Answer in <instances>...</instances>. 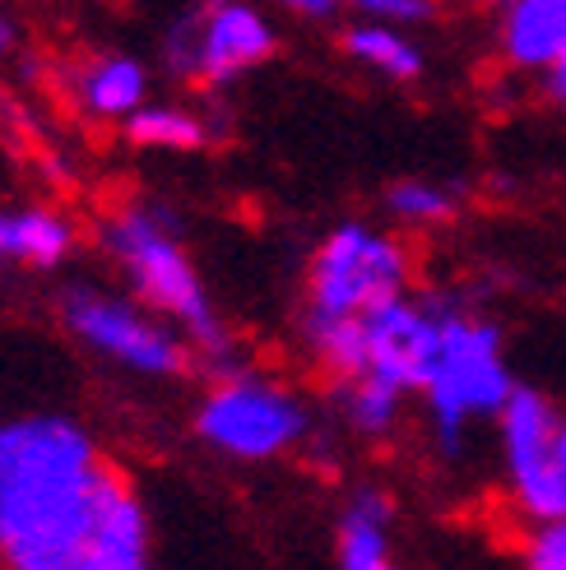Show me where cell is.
Segmentation results:
<instances>
[{
    "label": "cell",
    "mask_w": 566,
    "mask_h": 570,
    "mask_svg": "<svg viewBox=\"0 0 566 570\" xmlns=\"http://www.w3.org/2000/svg\"><path fill=\"white\" fill-rule=\"evenodd\" d=\"M492 10V47L506 70L539 79L566 51V0H501Z\"/></svg>",
    "instance_id": "8fae6325"
},
{
    "label": "cell",
    "mask_w": 566,
    "mask_h": 570,
    "mask_svg": "<svg viewBox=\"0 0 566 570\" xmlns=\"http://www.w3.org/2000/svg\"><path fill=\"white\" fill-rule=\"evenodd\" d=\"M404 399H409V390L390 385L381 376H344V381H334L339 417H344V426L358 432V436H390L394 426H400V417H404Z\"/></svg>",
    "instance_id": "2e32d148"
},
{
    "label": "cell",
    "mask_w": 566,
    "mask_h": 570,
    "mask_svg": "<svg viewBox=\"0 0 566 570\" xmlns=\"http://www.w3.org/2000/svg\"><path fill=\"white\" fill-rule=\"evenodd\" d=\"M306 432L311 413L302 399L289 385L246 372V366L233 376H218L195 409V436L242 464L279 460V454L297 450Z\"/></svg>",
    "instance_id": "52a82bcc"
},
{
    "label": "cell",
    "mask_w": 566,
    "mask_h": 570,
    "mask_svg": "<svg viewBox=\"0 0 566 570\" xmlns=\"http://www.w3.org/2000/svg\"><path fill=\"white\" fill-rule=\"evenodd\" d=\"M492 6H501V0H492Z\"/></svg>",
    "instance_id": "603a6c76"
},
{
    "label": "cell",
    "mask_w": 566,
    "mask_h": 570,
    "mask_svg": "<svg viewBox=\"0 0 566 570\" xmlns=\"http://www.w3.org/2000/svg\"><path fill=\"white\" fill-rule=\"evenodd\" d=\"M121 130L135 149H154V154H201L218 135L209 111L186 107V102H154V98Z\"/></svg>",
    "instance_id": "9a60e30c"
},
{
    "label": "cell",
    "mask_w": 566,
    "mask_h": 570,
    "mask_svg": "<svg viewBox=\"0 0 566 570\" xmlns=\"http://www.w3.org/2000/svg\"><path fill=\"white\" fill-rule=\"evenodd\" d=\"M19 51H23V23L6 0H0V61H14Z\"/></svg>",
    "instance_id": "44dd1931"
},
{
    "label": "cell",
    "mask_w": 566,
    "mask_h": 570,
    "mask_svg": "<svg viewBox=\"0 0 566 570\" xmlns=\"http://www.w3.org/2000/svg\"><path fill=\"white\" fill-rule=\"evenodd\" d=\"M56 83H61V98L75 117L94 126H126L154 98L149 61L121 47H94L70 56Z\"/></svg>",
    "instance_id": "30bf717a"
},
{
    "label": "cell",
    "mask_w": 566,
    "mask_h": 570,
    "mask_svg": "<svg viewBox=\"0 0 566 570\" xmlns=\"http://www.w3.org/2000/svg\"><path fill=\"white\" fill-rule=\"evenodd\" d=\"M353 19H377L394 28H428L441 14V0H339Z\"/></svg>",
    "instance_id": "ac0fdd59"
},
{
    "label": "cell",
    "mask_w": 566,
    "mask_h": 570,
    "mask_svg": "<svg viewBox=\"0 0 566 570\" xmlns=\"http://www.w3.org/2000/svg\"><path fill=\"white\" fill-rule=\"evenodd\" d=\"M61 321L89 353L126 366L135 376H182L195 357L191 338L173 321H163L139 297L107 293L98 283H70L61 293Z\"/></svg>",
    "instance_id": "ba28073f"
},
{
    "label": "cell",
    "mask_w": 566,
    "mask_h": 570,
    "mask_svg": "<svg viewBox=\"0 0 566 570\" xmlns=\"http://www.w3.org/2000/svg\"><path fill=\"white\" fill-rule=\"evenodd\" d=\"M265 10L274 14H289V19H302V23H330L344 14V6L339 0H261Z\"/></svg>",
    "instance_id": "ffe728a7"
},
{
    "label": "cell",
    "mask_w": 566,
    "mask_h": 570,
    "mask_svg": "<svg viewBox=\"0 0 566 570\" xmlns=\"http://www.w3.org/2000/svg\"><path fill=\"white\" fill-rule=\"evenodd\" d=\"M339 570H400L390 552V497L358 488L339 515Z\"/></svg>",
    "instance_id": "5bb4252c"
},
{
    "label": "cell",
    "mask_w": 566,
    "mask_h": 570,
    "mask_svg": "<svg viewBox=\"0 0 566 570\" xmlns=\"http://www.w3.org/2000/svg\"><path fill=\"white\" fill-rule=\"evenodd\" d=\"M562 413L534 385H516L497 413L501 469L516 510L529 524L566 520V464H562Z\"/></svg>",
    "instance_id": "9c48e42d"
},
{
    "label": "cell",
    "mask_w": 566,
    "mask_h": 570,
    "mask_svg": "<svg viewBox=\"0 0 566 570\" xmlns=\"http://www.w3.org/2000/svg\"><path fill=\"white\" fill-rule=\"evenodd\" d=\"M98 250L121 269L130 297L191 338V348L209 362L214 381L242 372V362L233 357V334L214 311V297L182 242V223L158 199H126L107 209L98 218Z\"/></svg>",
    "instance_id": "7a4b0ae2"
},
{
    "label": "cell",
    "mask_w": 566,
    "mask_h": 570,
    "mask_svg": "<svg viewBox=\"0 0 566 570\" xmlns=\"http://www.w3.org/2000/svg\"><path fill=\"white\" fill-rule=\"evenodd\" d=\"M130 482L70 417L0 422V561L6 570H84Z\"/></svg>",
    "instance_id": "6da1fadb"
},
{
    "label": "cell",
    "mask_w": 566,
    "mask_h": 570,
    "mask_svg": "<svg viewBox=\"0 0 566 570\" xmlns=\"http://www.w3.org/2000/svg\"><path fill=\"white\" fill-rule=\"evenodd\" d=\"M79 246V227L47 205H0V265L61 269Z\"/></svg>",
    "instance_id": "7c38bea8"
},
{
    "label": "cell",
    "mask_w": 566,
    "mask_h": 570,
    "mask_svg": "<svg viewBox=\"0 0 566 570\" xmlns=\"http://www.w3.org/2000/svg\"><path fill=\"white\" fill-rule=\"evenodd\" d=\"M339 51L367 75H377L386 83H418L428 75V47L413 38V28H394L377 19H353L339 33Z\"/></svg>",
    "instance_id": "4fadbf2b"
},
{
    "label": "cell",
    "mask_w": 566,
    "mask_h": 570,
    "mask_svg": "<svg viewBox=\"0 0 566 570\" xmlns=\"http://www.w3.org/2000/svg\"><path fill=\"white\" fill-rule=\"evenodd\" d=\"M400 293H413V246L404 233L349 218L330 227L306 261L302 334L353 321Z\"/></svg>",
    "instance_id": "277c9868"
},
{
    "label": "cell",
    "mask_w": 566,
    "mask_h": 570,
    "mask_svg": "<svg viewBox=\"0 0 566 570\" xmlns=\"http://www.w3.org/2000/svg\"><path fill=\"white\" fill-rule=\"evenodd\" d=\"M562 464H566V426H562Z\"/></svg>",
    "instance_id": "7402d4cb"
},
{
    "label": "cell",
    "mask_w": 566,
    "mask_h": 570,
    "mask_svg": "<svg viewBox=\"0 0 566 570\" xmlns=\"http://www.w3.org/2000/svg\"><path fill=\"white\" fill-rule=\"evenodd\" d=\"M525 570H566V520L529 524V533H525Z\"/></svg>",
    "instance_id": "d6986e66"
},
{
    "label": "cell",
    "mask_w": 566,
    "mask_h": 570,
    "mask_svg": "<svg viewBox=\"0 0 566 570\" xmlns=\"http://www.w3.org/2000/svg\"><path fill=\"white\" fill-rule=\"evenodd\" d=\"M279 23L261 0H195L158 33V70L177 83L223 94L274 61Z\"/></svg>",
    "instance_id": "8992f818"
},
{
    "label": "cell",
    "mask_w": 566,
    "mask_h": 570,
    "mask_svg": "<svg viewBox=\"0 0 566 570\" xmlns=\"http://www.w3.org/2000/svg\"><path fill=\"white\" fill-rule=\"evenodd\" d=\"M516 376L501 353V330L484 316H469L456 302H441V344L432 372L422 381V404L432 417V441L441 460L456 464L469 445V426L506 409Z\"/></svg>",
    "instance_id": "3957f363"
},
{
    "label": "cell",
    "mask_w": 566,
    "mask_h": 570,
    "mask_svg": "<svg viewBox=\"0 0 566 570\" xmlns=\"http://www.w3.org/2000/svg\"><path fill=\"white\" fill-rule=\"evenodd\" d=\"M311 357L325 366L330 381L344 376H381L409 394L422 390L441 344V297L400 293L353 321L302 334Z\"/></svg>",
    "instance_id": "5b68a950"
},
{
    "label": "cell",
    "mask_w": 566,
    "mask_h": 570,
    "mask_svg": "<svg viewBox=\"0 0 566 570\" xmlns=\"http://www.w3.org/2000/svg\"><path fill=\"white\" fill-rule=\"evenodd\" d=\"M386 214L400 233H432V227L456 223L460 195L456 186L432 181V177H404L386 190Z\"/></svg>",
    "instance_id": "e0dca14e"
}]
</instances>
